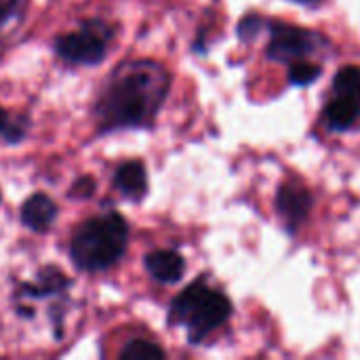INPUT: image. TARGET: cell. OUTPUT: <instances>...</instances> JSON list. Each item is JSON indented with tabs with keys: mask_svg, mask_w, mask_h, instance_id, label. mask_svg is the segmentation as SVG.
Here are the masks:
<instances>
[{
	"mask_svg": "<svg viewBox=\"0 0 360 360\" xmlns=\"http://www.w3.org/2000/svg\"><path fill=\"white\" fill-rule=\"evenodd\" d=\"M171 86L169 70L152 59L120 63L95 101V118L101 133L141 129L156 120Z\"/></svg>",
	"mask_w": 360,
	"mask_h": 360,
	"instance_id": "6da1fadb",
	"label": "cell"
},
{
	"mask_svg": "<svg viewBox=\"0 0 360 360\" xmlns=\"http://www.w3.org/2000/svg\"><path fill=\"white\" fill-rule=\"evenodd\" d=\"M127 243V219L112 211L80 224L70 243V257L82 272H101L112 268L124 255Z\"/></svg>",
	"mask_w": 360,
	"mask_h": 360,
	"instance_id": "7a4b0ae2",
	"label": "cell"
},
{
	"mask_svg": "<svg viewBox=\"0 0 360 360\" xmlns=\"http://www.w3.org/2000/svg\"><path fill=\"white\" fill-rule=\"evenodd\" d=\"M232 314L230 300L211 289L207 283L198 281L186 287L171 304L169 323L184 327L190 344H200L207 335L219 329Z\"/></svg>",
	"mask_w": 360,
	"mask_h": 360,
	"instance_id": "3957f363",
	"label": "cell"
},
{
	"mask_svg": "<svg viewBox=\"0 0 360 360\" xmlns=\"http://www.w3.org/2000/svg\"><path fill=\"white\" fill-rule=\"evenodd\" d=\"M112 36H114V30L105 21L89 19L76 32L59 36L55 40V51L68 63L95 65L105 57Z\"/></svg>",
	"mask_w": 360,
	"mask_h": 360,
	"instance_id": "277c9868",
	"label": "cell"
},
{
	"mask_svg": "<svg viewBox=\"0 0 360 360\" xmlns=\"http://www.w3.org/2000/svg\"><path fill=\"white\" fill-rule=\"evenodd\" d=\"M360 118V68L346 65L333 80V97L327 101L323 120L331 131H346Z\"/></svg>",
	"mask_w": 360,
	"mask_h": 360,
	"instance_id": "5b68a950",
	"label": "cell"
},
{
	"mask_svg": "<svg viewBox=\"0 0 360 360\" xmlns=\"http://www.w3.org/2000/svg\"><path fill=\"white\" fill-rule=\"evenodd\" d=\"M321 49H327V38H323L321 34L287 23L272 25L268 57L274 61H283V63L306 61L308 57L316 55Z\"/></svg>",
	"mask_w": 360,
	"mask_h": 360,
	"instance_id": "8992f818",
	"label": "cell"
},
{
	"mask_svg": "<svg viewBox=\"0 0 360 360\" xmlns=\"http://www.w3.org/2000/svg\"><path fill=\"white\" fill-rule=\"evenodd\" d=\"M276 209H278L281 217L285 219V224L289 226V230H295L308 217V213L312 209V196L300 181H295V179L287 181L278 188Z\"/></svg>",
	"mask_w": 360,
	"mask_h": 360,
	"instance_id": "52a82bcc",
	"label": "cell"
},
{
	"mask_svg": "<svg viewBox=\"0 0 360 360\" xmlns=\"http://www.w3.org/2000/svg\"><path fill=\"white\" fill-rule=\"evenodd\" d=\"M70 278L55 266L42 268L34 281L23 283L17 291V297L23 302H40V300H51L53 295H59L70 289Z\"/></svg>",
	"mask_w": 360,
	"mask_h": 360,
	"instance_id": "ba28073f",
	"label": "cell"
},
{
	"mask_svg": "<svg viewBox=\"0 0 360 360\" xmlns=\"http://www.w3.org/2000/svg\"><path fill=\"white\" fill-rule=\"evenodd\" d=\"M148 274L165 285L181 281L186 272V259L177 251H154L146 257Z\"/></svg>",
	"mask_w": 360,
	"mask_h": 360,
	"instance_id": "9c48e42d",
	"label": "cell"
},
{
	"mask_svg": "<svg viewBox=\"0 0 360 360\" xmlns=\"http://www.w3.org/2000/svg\"><path fill=\"white\" fill-rule=\"evenodd\" d=\"M57 217V205L46 194L30 196L21 207V221L34 232H44L53 226Z\"/></svg>",
	"mask_w": 360,
	"mask_h": 360,
	"instance_id": "30bf717a",
	"label": "cell"
},
{
	"mask_svg": "<svg viewBox=\"0 0 360 360\" xmlns=\"http://www.w3.org/2000/svg\"><path fill=\"white\" fill-rule=\"evenodd\" d=\"M114 186L118 192L131 200H141L148 192V175L146 167L139 160H131L118 167L114 173Z\"/></svg>",
	"mask_w": 360,
	"mask_h": 360,
	"instance_id": "8fae6325",
	"label": "cell"
},
{
	"mask_svg": "<svg viewBox=\"0 0 360 360\" xmlns=\"http://www.w3.org/2000/svg\"><path fill=\"white\" fill-rule=\"evenodd\" d=\"M25 13V0H0V38L19 25Z\"/></svg>",
	"mask_w": 360,
	"mask_h": 360,
	"instance_id": "7c38bea8",
	"label": "cell"
},
{
	"mask_svg": "<svg viewBox=\"0 0 360 360\" xmlns=\"http://www.w3.org/2000/svg\"><path fill=\"white\" fill-rule=\"evenodd\" d=\"M165 350L154 344V342H146V340H135L131 344H127L120 352V359L124 360H143V359H165Z\"/></svg>",
	"mask_w": 360,
	"mask_h": 360,
	"instance_id": "4fadbf2b",
	"label": "cell"
},
{
	"mask_svg": "<svg viewBox=\"0 0 360 360\" xmlns=\"http://www.w3.org/2000/svg\"><path fill=\"white\" fill-rule=\"evenodd\" d=\"M323 68L319 63H312V61H295L291 63V70H289V82L291 84H297V86H306V84H312L319 76H321Z\"/></svg>",
	"mask_w": 360,
	"mask_h": 360,
	"instance_id": "5bb4252c",
	"label": "cell"
},
{
	"mask_svg": "<svg viewBox=\"0 0 360 360\" xmlns=\"http://www.w3.org/2000/svg\"><path fill=\"white\" fill-rule=\"evenodd\" d=\"M25 133V124H19V122H13L8 118V114L4 112V108H0V135L8 141V143H15L23 137Z\"/></svg>",
	"mask_w": 360,
	"mask_h": 360,
	"instance_id": "9a60e30c",
	"label": "cell"
},
{
	"mask_svg": "<svg viewBox=\"0 0 360 360\" xmlns=\"http://www.w3.org/2000/svg\"><path fill=\"white\" fill-rule=\"evenodd\" d=\"M259 27H262V21H259L255 15H249V17H245V19L240 21V25H238V34H240V38L249 40L251 36H255V34L259 32Z\"/></svg>",
	"mask_w": 360,
	"mask_h": 360,
	"instance_id": "2e32d148",
	"label": "cell"
},
{
	"mask_svg": "<svg viewBox=\"0 0 360 360\" xmlns=\"http://www.w3.org/2000/svg\"><path fill=\"white\" fill-rule=\"evenodd\" d=\"M93 188H95V184L91 177H80L72 188V196H91Z\"/></svg>",
	"mask_w": 360,
	"mask_h": 360,
	"instance_id": "e0dca14e",
	"label": "cell"
},
{
	"mask_svg": "<svg viewBox=\"0 0 360 360\" xmlns=\"http://www.w3.org/2000/svg\"><path fill=\"white\" fill-rule=\"evenodd\" d=\"M293 2H302V4H316L321 0H293Z\"/></svg>",
	"mask_w": 360,
	"mask_h": 360,
	"instance_id": "ac0fdd59",
	"label": "cell"
}]
</instances>
